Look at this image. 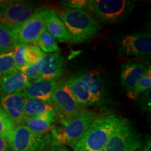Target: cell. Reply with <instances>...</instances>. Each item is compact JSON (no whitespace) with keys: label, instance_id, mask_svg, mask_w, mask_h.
I'll use <instances>...</instances> for the list:
<instances>
[{"label":"cell","instance_id":"1","mask_svg":"<svg viewBox=\"0 0 151 151\" xmlns=\"http://www.w3.org/2000/svg\"><path fill=\"white\" fill-rule=\"evenodd\" d=\"M97 117V113L86 109L70 118H57L50 129V143L73 149Z\"/></svg>","mask_w":151,"mask_h":151},{"label":"cell","instance_id":"2","mask_svg":"<svg viewBox=\"0 0 151 151\" xmlns=\"http://www.w3.org/2000/svg\"><path fill=\"white\" fill-rule=\"evenodd\" d=\"M73 37V43L89 40L101 29L99 22L83 9L62 7L55 11Z\"/></svg>","mask_w":151,"mask_h":151},{"label":"cell","instance_id":"3","mask_svg":"<svg viewBox=\"0 0 151 151\" xmlns=\"http://www.w3.org/2000/svg\"><path fill=\"white\" fill-rule=\"evenodd\" d=\"M120 119L113 114L97 116L73 148V151H103Z\"/></svg>","mask_w":151,"mask_h":151},{"label":"cell","instance_id":"4","mask_svg":"<svg viewBox=\"0 0 151 151\" xmlns=\"http://www.w3.org/2000/svg\"><path fill=\"white\" fill-rule=\"evenodd\" d=\"M88 10L106 23H120L132 14L135 6L127 0H93Z\"/></svg>","mask_w":151,"mask_h":151},{"label":"cell","instance_id":"5","mask_svg":"<svg viewBox=\"0 0 151 151\" xmlns=\"http://www.w3.org/2000/svg\"><path fill=\"white\" fill-rule=\"evenodd\" d=\"M9 141L10 151H43L51 143V137L50 133H36L22 124L15 126Z\"/></svg>","mask_w":151,"mask_h":151},{"label":"cell","instance_id":"6","mask_svg":"<svg viewBox=\"0 0 151 151\" xmlns=\"http://www.w3.org/2000/svg\"><path fill=\"white\" fill-rule=\"evenodd\" d=\"M141 145L140 137L132 122L127 119H120L103 151H129L141 148Z\"/></svg>","mask_w":151,"mask_h":151},{"label":"cell","instance_id":"7","mask_svg":"<svg viewBox=\"0 0 151 151\" xmlns=\"http://www.w3.org/2000/svg\"><path fill=\"white\" fill-rule=\"evenodd\" d=\"M35 4L24 1L0 3V24L16 32L32 16Z\"/></svg>","mask_w":151,"mask_h":151},{"label":"cell","instance_id":"8","mask_svg":"<svg viewBox=\"0 0 151 151\" xmlns=\"http://www.w3.org/2000/svg\"><path fill=\"white\" fill-rule=\"evenodd\" d=\"M48 9L34 13L30 18L19 27L15 33L16 44H35L46 29Z\"/></svg>","mask_w":151,"mask_h":151},{"label":"cell","instance_id":"9","mask_svg":"<svg viewBox=\"0 0 151 151\" xmlns=\"http://www.w3.org/2000/svg\"><path fill=\"white\" fill-rule=\"evenodd\" d=\"M51 101L55 107L58 118H70L84 109L73 99L64 81H59L52 94Z\"/></svg>","mask_w":151,"mask_h":151},{"label":"cell","instance_id":"10","mask_svg":"<svg viewBox=\"0 0 151 151\" xmlns=\"http://www.w3.org/2000/svg\"><path fill=\"white\" fill-rule=\"evenodd\" d=\"M120 54L148 59L151 55L150 32L127 36L121 41Z\"/></svg>","mask_w":151,"mask_h":151},{"label":"cell","instance_id":"11","mask_svg":"<svg viewBox=\"0 0 151 151\" xmlns=\"http://www.w3.org/2000/svg\"><path fill=\"white\" fill-rule=\"evenodd\" d=\"M24 101L25 97L22 92L0 95V106L14 122L15 125L24 124L25 121Z\"/></svg>","mask_w":151,"mask_h":151},{"label":"cell","instance_id":"12","mask_svg":"<svg viewBox=\"0 0 151 151\" xmlns=\"http://www.w3.org/2000/svg\"><path fill=\"white\" fill-rule=\"evenodd\" d=\"M66 60L59 52L43 53L41 59V78L49 80H58L66 69Z\"/></svg>","mask_w":151,"mask_h":151},{"label":"cell","instance_id":"13","mask_svg":"<svg viewBox=\"0 0 151 151\" xmlns=\"http://www.w3.org/2000/svg\"><path fill=\"white\" fill-rule=\"evenodd\" d=\"M150 67L141 63H126L122 66L121 85L122 88L127 92V96L134 91Z\"/></svg>","mask_w":151,"mask_h":151},{"label":"cell","instance_id":"14","mask_svg":"<svg viewBox=\"0 0 151 151\" xmlns=\"http://www.w3.org/2000/svg\"><path fill=\"white\" fill-rule=\"evenodd\" d=\"M58 81V80H49L40 77L29 82L22 93L27 99L51 101L52 94Z\"/></svg>","mask_w":151,"mask_h":151},{"label":"cell","instance_id":"15","mask_svg":"<svg viewBox=\"0 0 151 151\" xmlns=\"http://www.w3.org/2000/svg\"><path fill=\"white\" fill-rule=\"evenodd\" d=\"M64 83L70 92L73 99L83 109L97 105L95 99L86 83L77 76L71 77L68 80L64 81Z\"/></svg>","mask_w":151,"mask_h":151},{"label":"cell","instance_id":"16","mask_svg":"<svg viewBox=\"0 0 151 151\" xmlns=\"http://www.w3.org/2000/svg\"><path fill=\"white\" fill-rule=\"evenodd\" d=\"M46 30L55 41L61 43H73L72 35L53 9H48Z\"/></svg>","mask_w":151,"mask_h":151},{"label":"cell","instance_id":"17","mask_svg":"<svg viewBox=\"0 0 151 151\" xmlns=\"http://www.w3.org/2000/svg\"><path fill=\"white\" fill-rule=\"evenodd\" d=\"M29 82V79L21 71H14L0 78V95L22 92Z\"/></svg>","mask_w":151,"mask_h":151},{"label":"cell","instance_id":"18","mask_svg":"<svg viewBox=\"0 0 151 151\" xmlns=\"http://www.w3.org/2000/svg\"><path fill=\"white\" fill-rule=\"evenodd\" d=\"M77 76L86 83L95 99L97 105L105 104L106 101V92L101 77L92 72L79 73Z\"/></svg>","mask_w":151,"mask_h":151},{"label":"cell","instance_id":"19","mask_svg":"<svg viewBox=\"0 0 151 151\" xmlns=\"http://www.w3.org/2000/svg\"><path fill=\"white\" fill-rule=\"evenodd\" d=\"M58 115L57 113L41 115V116L26 117L24 124L32 131L38 134L48 133L52 129L56 122Z\"/></svg>","mask_w":151,"mask_h":151},{"label":"cell","instance_id":"20","mask_svg":"<svg viewBox=\"0 0 151 151\" xmlns=\"http://www.w3.org/2000/svg\"><path fill=\"white\" fill-rule=\"evenodd\" d=\"M24 113L26 117H32L49 113H57V111L51 101L25 98Z\"/></svg>","mask_w":151,"mask_h":151},{"label":"cell","instance_id":"21","mask_svg":"<svg viewBox=\"0 0 151 151\" xmlns=\"http://www.w3.org/2000/svg\"><path fill=\"white\" fill-rule=\"evenodd\" d=\"M16 32L0 24V55L12 51L16 45Z\"/></svg>","mask_w":151,"mask_h":151},{"label":"cell","instance_id":"22","mask_svg":"<svg viewBox=\"0 0 151 151\" xmlns=\"http://www.w3.org/2000/svg\"><path fill=\"white\" fill-rule=\"evenodd\" d=\"M36 43H37L40 50L46 53H54L60 51L57 41L46 29L41 34Z\"/></svg>","mask_w":151,"mask_h":151},{"label":"cell","instance_id":"23","mask_svg":"<svg viewBox=\"0 0 151 151\" xmlns=\"http://www.w3.org/2000/svg\"><path fill=\"white\" fill-rule=\"evenodd\" d=\"M17 70L13 50L0 55V78Z\"/></svg>","mask_w":151,"mask_h":151},{"label":"cell","instance_id":"24","mask_svg":"<svg viewBox=\"0 0 151 151\" xmlns=\"http://www.w3.org/2000/svg\"><path fill=\"white\" fill-rule=\"evenodd\" d=\"M151 86V69L150 67H149L148 71L145 73V75L142 77L139 83L137 84V87L134 91L129 94L128 97L130 99H134L139 96V94H142L147 90L150 89Z\"/></svg>","mask_w":151,"mask_h":151},{"label":"cell","instance_id":"25","mask_svg":"<svg viewBox=\"0 0 151 151\" xmlns=\"http://www.w3.org/2000/svg\"><path fill=\"white\" fill-rule=\"evenodd\" d=\"M15 126L14 122L0 106V137H9Z\"/></svg>","mask_w":151,"mask_h":151},{"label":"cell","instance_id":"26","mask_svg":"<svg viewBox=\"0 0 151 151\" xmlns=\"http://www.w3.org/2000/svg\"><path fill=\"white\" fill-rule=\"evenodd\" d=\"M43 54L40 48L35 45H26L25 60L27 66L33 65L41 60Z\"/></svg>","mask_w":151,"mask_h":151},{"label":"cell","instance_id":"27","mask_svg":"<svg viewBox=\"0 0 151 151\" xmlns=\"http://www.w3.org/2000/svg\"><path fill=\"white\" fill-rule=\"evenodd\" d=\"M25 51L26 45L24 44H16L13 50L15 64L18 71L21 68L27 66L25 60Z\"/></svg>","mask_w":151,"mask_h":151},{"label":"cell","instance_id":"28","mask_svg":"<svg viewBox=\"0 0 151 151\" xmlns=\"http://www.w3.org/2000/svg\"><path fill=\"white\" fill-rule=\"evenodd\" d=\"M40 66L41 60H39L37 63L21 68L19 71L24 73L29 80H36V79L40 78L41 76Z\"/></svg>","mask_w":151,"mask_h":151},{"label":"cell","instance_id":"29","mask_svg":"<svg viewBox=\"0 0 151 151\" xmlns=\"http://www.w3.org/2000/svg\"><path fill=\"white\" fill-rule=\"evenodd\" d=\"M150 94L151 90L150 89L147 90L143 93L142 97H141L140 101H139V105H140L141 108L142 110L146 111V112L150 113Z\"/></svg>","mask_w":151,"mask_h":151},{"label":"cell","instance_id":"30","mask_svg":"<svg viewBox=\"0 0 151 151\" xmlns=\"http://www.w3.org/2000/svg\"><path fill=\"white\" fill-rule=\"evenodd\" d=\"M90 1L88 0H71V1H63L62 4L66 6L67 8L71 9H83L87 7Z\"/></svg>","mask_w":151,"mask_h":151},{"label":"cell","instance_id":"31","mask_svg":"<svg viewBox=\"0 0 151 151\" xmlns=\"http://www.w3.org/2000/svg\"><path fill=\"white\" fill-rule=\"evenodd\" d=\"M0 151H9V137H0Z\"/></svg>","mask_w":151,"mask_h":151},{"label":"cell","instance_id":"32","mask_svg":"<svg viewBox=\"0 0 151 151\" xmlns=\"http://www.w3.org/2000/svg\"><path fill=\"white\" fill-rule=\"evenodd\" d=\"M43 151H71L67 147L62 146H55L50 143Z\"/></svg>","mask_w":151,"mask_h":151},{"label":"cell","instance_id":"33","mask_svg":"<svg viewBox=\"0 0 151 151\" xmlns=\"http://www.w3.org/2000/svg\"><path fill=\"white\" fill-rule=\"evenodd\" d=\"M143 151H151V141L150 137L146 139Z\"/></svg>","mask_w":151,"mask_h":151},{"label":"cell","instance_id":"34","mask_svg":"<svg viewBox=\"0 0 151 151\" xmlns=\"http://www.w3.org/2000/svg\"><path fill=\"white\" fill-rule=\"evenodd\" d=\"M129 151H141V148H133L129 150Z\"/></svg>","mask_w":151,"mask_h":151}]
</instances>
